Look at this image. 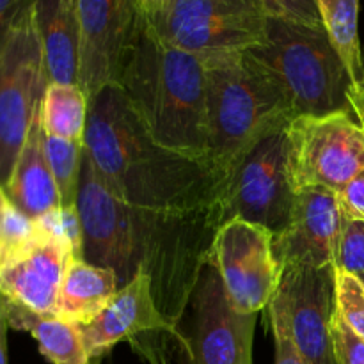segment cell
Masks as SVG:
<instances>
[{"label": "cell", "mask_w": 364, "mask_h": 364, "mask_svg": "<svg viewBox=\"0 0 364 364\" xmlns=\"http://www.w3.org/2000/svg\"><path fill=\"white\" fill-rule=\"evenodd\" d=\"M361 84H363V85H364V77H363V80H361Z\"/></svg>", "instance_id": "obj_39"}, {"label": "cell", "mask_w": 364, "mask_h": 364, "mask_svg": "<svg viewBox=\"0 0 364 364\" xmlns=\"http://www.w3.org/2000/svg\"><path fill=\"white\" fill-rule=\"evenodd\" d=\"M119 288L116 272L84 258H71L57 297L55 315L77 327L85 326L109 306Z\"/></svg>", "instance_id": "obj_19"}, {"label": "cell", "mask_w": 364, "mask_h": 364, "mask_svg": "<svg viewBox=\"0 0 364 364\" xmlns=\"http://www.w3.org/2000/svg\"><path fill=\"white\" fill-rule=\"evenodd\" d=\"M244 53L276 80L295 117L350 109V75L323 27L269 18L263 41Z\"/></svg>", "instance_id": "obj_5"}, {"label": "cell", "mask_w": 364, "mask_h": 364, "mask_svg": "<svg viewBox=\"0 0 364 364\" xmlns=\"http://www.w3.org/2000/svg\"><path fill=\"white\" fill-rule=\"evenodd\" d=\"M84 364H95V361H92V359H89V361L84 363Z\"/></svg>", "instance_id": "obj_37"}, {"label": "cell", "mask_w": 364, "mask_h": 364, "mask_svg": "<svg viewBox=\"0 0 364 364\" xmlns=\"http://www.w3.org/2000/svg\"><path fill=\"white\" fill-rule=\"evenodd\" d=\"M270 329L274 334V343H276V364H313L295 347L294 340L290 336L284 316L274 304H269Z\"/></svg>", "instance_id": "obj_30"}, {"label": "cell", "mask_w": 364, "mask_h": 364, "mask_svg": "<svg viewBox=\"0 0 364 364\" xmlns=\"http://www.w3.org/2000/svg\"><path fill=\"white\" fill-rule=\"evenodd\" d=\"M34 4L36 0H0V53Z\"/></svg>", "instance_id": "obj_31"}, {"label": "cell", "mask_w": 364, "mask_h": 364, "mask_svg": "<svg viewBox=\"0 0 364 364\" xmlns=\"http://www.w3.org/2000/svg\"><path fill=\"white\" fill-rule=\"evenodd\" d=\"M34 11L48 80L57 84H78L75 0H36Z\"/></svg>", "instance_id": "obj_20"}, {"label": "cell", "mask_w": 364, "mask_h": 364, "mask_svg": "<svg viewBox=\"0 0 364 364\" xmlns=\"http://www.w3.org/2000/svg\"><path fill=\"white\" fill-rule=\"evenodd\" d=\"M359 277H361V279H363V283H364V276H359Z\"/></svg>", "instance_id": "obj_38"}, {"label": "cell", "mask_w": 364, "mask_h": 364, "mask_svg": "<svg viewBox=\"0 0 364 364\" xmlns=\"http://www.w3.org/2000/svg\"><path fill=\"white\" fill-rule=\"evenodd\" d=\"M287 128L263 137L228 171L226 223L242 219L262 224L274 235L287 226L295 201L288 173Z\"/></svg>", "instance_id": "obj_10"}, {"label": "cell", "mask_w": 364, "mask_h": 364, "mask_svg": "<svg viewBox=\"0 0 364 364\" xmlns=\"http://www.w3.org/2000/svg\"><path fill=\"white\" fill-rule=\"evenodd\" d=\"M171 2L173 0H135V6H137L139 16L144 21H149L159 16L162 11H166Z\"/></svg>", "instance_id": "obj_33"}, {"label": "cell", "mask_w": 364, "mask_h": 364, "mask_svg": "<svg viewBox=\"0 0 364 364\" xmlns=\"http://www.w3.org/2000/svg\"><path fill=\"white\" fill-rule=\"evenodd\" d=\"M270 18L294 21L308 27H323L315 0H259Z\"/></svg>", "instance_id": "obj_28"}, {"label": "cell", "mask_w": 364, "mask_h": 364, "mask_svg": "<svg viewBox=\"0 0 364 364\" xmlns=\"http://www.w3.org/2000/svg\"><path fill=\"white\" fill-rule=\"evenodd\" d=\"M336 313L345 323L364 340V283L359 276L334 270Z\"/></svg>", "instance_id": "obj_25"}, {"label": "cell", "mask_w": 364, "mask_h": 364, "mask_svg": "<svg viewBox=\"0 0 364 364\" xmlns=\"http://www.w3.org/2000/svg\"><path fill=\"white\" fill-rule=\"evenodd\" d=\"M343 215L336 192L323 187L295 194L287 226L274 235V258L281 270L291 267H336Z\"/></svg>", "instance_id": "obj_15"}, {"label": "cell", "mask_w": 364, "mask_h": 364, "mask_svg": "<svg viewBox=\"0 0 364 364\" xmlns=\"http://www.w3.org/2000/svg\"><path fill=\"white\" fill-rule=\"evenodd\" d=\"M7 299L0 294V364H7Z\"/></svg>", "instance_id": "obj_35"}, {"label": "cell", "mask_w": 364, "mask_h": 364, "mask_svg": "<svg viewBox=\"0 0 364 364\" xmlns=\"http://www.w3.org/2000/svg\"><path fill=\"white\" fill-rule=\"evenodd\" d=\"M7 199V198H6ZM38 233V223L23 212L6 201L2 215V231H0V263L20 251Z\"/></svg>", "instance_id": "obj_26"}, {"label": "cell", "mask_w": 364, "mask_h": 364, "mask_svg": "<svg viewBox=\"0 0 364 364\" xmlns=\"http://www.w3.org/2000/svg\"><path fill=\"white\" fill-rule=\"evenodd\" d=\"M71 258H82L73 244L38 224L36 237L0 263V294L32 311L55 315L57 297Z\"/></svg>", "instance_id": "obj_16"}, {"label": "cell", "mask_w": 364, "mask_h": 364, "mask_svg": "<svg viewBox=\"0 0 364 364\" xmlns=\"http://www.w3.org/2000/svg\"><path fill=\"white\" fill-rule=\"evenodd\" d=\"M203 60L208 159L230 171L263 137L287 128L295 114L276 80L245 53Z\"/></svg>", "instance_id": "obj_4"}, {"label": "cell", "mask_w": 364, "mask_h": 364, "mask_svg": "<svg viewBox=\"0 0 364 364\" xmlns=\"http://www.w3.org/2000/svg\"><path fill=\"white\" fill-rule=\"evenodd\" d=\"M288 173L295 194L323 187L340 192L364 171V128L350 109L291 119Z\"/></svg>", "instance_id": "obj_8"}, {"label": "cell", "mask_w": 364, "mask_h": 364, "mask_svg": "<svg viewBox=\"0 0 364 364\" xmlns=\"http://www.w3.org/2000/svg\"><path fill=\"white\" fill-rule=\"evenodd\" d=\"M334 270L336 267L284 269L270 302L283 313L295 347L313 364H336L333 347Z\"/></svg>", "instance_id": "obj_14"}, {"label": "cell", "mask_w": 364, "mask_h": 364, "mask_svg": "<svg viewBox=\"0 0 364 364\" xmlns=\"http://www.w3.org/2000/svg\"><path fill=\"white\" fill-rule=\"evenodd\" d=\"M333 347L336 364H364V340L341 320L338 313L333 320Z\"/></svg>", "instance_id": "obj_29"}, {"label": "cell", "mask_w": 364, "mask_h": 364, "mask_svg": "<svg viewBox=\"0 0 364 364\" xmlns=\"http://www.w3.org/2000/svg\"><path fill=\"white\" fill-rule=\"evenodd\" d=\"M191 306V333L178 341L185 364H252L256 315L231 304L212 267L203 270Z\"/></svg>", "instance_id": "obj_13"}, {"label": "cell", "mask_w": 364, "mask_h": 364, "mask_svg": "<svg viewBox=\"0 0 364 364\" xmlns=\"http://www.w3.org/2000/svg\"><path fill=\"white\" fill-rule=\"evenodd\" d=\"M45 151L60 196V208H75L84 162V144L45 134Z\"/></svg>", "instance_id": "obj_24"}, {"label": "cell", "mask_w": 364, "mask_h": 364, "mask_svg": "<svg viewBox=\"0 0 364 364\" xmlns=\"http://www.w3.org/2000/svg\"><path fill=\"white\" fill-rule=\"evenodd\" d=\"M6 194H4V191L0 188V231H2V215H4V206H6Z\"/></svg>", "instance_id": "obj_36"}, {"label": "cell", "mask_w": 364, "mask_h": 364, "mask_svg": "<svg viewBox=\"0 0 364 364\" xmlns=\"http://www.w3.org/2000/svg\"><path fill=\"white\" fill-rule=\"evenodd\" d=\"M84 149L107 183L134 212L171 208L224 191L228 171L160 146L128 103L119 85L91 102Z\"/></svg>", "instance_id": "obj_1"}, {"label": "cell", "mask_w": 364, "mask_h": 364, "mask_svg": "<svg viewBox=\"0 0 364 364\" xmlns=\"http://www.w3.org/2000/svg\"><path fill=\"white\" fill-rule=\"evenodd\" d=\"M348 105H350V110L355 116V119L364 128V85L361 82L352 84L350 89H348Z\"/></svg>", "instance_id": "obj_34"}, {"label": "cell", "mask_w": 364, "mask_h": 364, "mask_svg": "<svg viewBox=\"0 0 364 364\" xmlns=\"http://www.w3.org/2000/svg\"><path fill=\"white\" fill-rule=\"evenodd\" d=\"M134 215L141 269L149 277L160 315L181 338V318L191 306L217 231L226 223L224 191L188 205Z\"/></svg>", "instance_id": "obj_3"}, {"label": "cell", "mask_w": 364, "mask_h": 364, "mask_svg": "<svg viewBox=\"0 0 364 364\" xmlns=\"http://www.w3.org/2000/svg\"><path fill=\"white\" fill-rule=\"evenodd\" d=\"M7 320L9 327L31 334L38 341L39 352L52 364H84L89 361L78 327L64 322L57 315L32 311L7 299Z\"/></svg>", "instance_id": "obj_21"}, {"label": "cell", "mask_w": 364, "mask_h": 364, "mask_svg": "<svg viewBox=\"0 0 364 364\" xmlns=\"http://www.w3.org/2000/svg\"><path fill=\"white\" fill-rule=\"evenodd\" d=\"M78 27V85L89 102L119 84L137 38L135 0H75Z\"/></svg>", "instance_id": "obj_12"}, {"label": "cell", "mask_w": 364, "mask_h": 364, "mask_svg": "<svg viewBox=\"0 0 364 364\" xmlns=\"http://www.w3.org/2000/svg\"><path fill=\"white\" fill-rule=\"evenodd\" d=\"M117 85L160 146L210 160L206 68L201 57L164 43L141 20Z\"/></svg>", "instance_id": "obj_2"}, {"label": "cell", "mask_w": 364, "mask_h": 364, "mask_svg": "<svg viewBox=\"0 0 364 364\" xmlns=\"http://www.w3.org/2000/svg\"><path fill=\"white\" fill-rule=\"evenodd\" d=\"M84 350L96 361L121 341L137 345L148 334H166L174 341L180 336L160 315L151 294L149 277L139 270L134 279L119 288L112 301L92 322L78 327Z\"/></svg>", "instance_id": "obj_17"}, {"label": "cell", "mask_w": 364, "mask_h": 364, "mask_svg": "<svg viewBox=\"0 0 364 364\" xmlns=\"http://www.w3.org/2000/svg\"><path fill=\"white\" fill-rule=\"evenodd\" d=\"M75 208L80 224L82 258L116 272L123 288L141 270L134 210L107 183L85 149Z\"/></svg>", "instance_id": "obj_9"}, {"label": "cell", "mask_w": 364, "mask_h": 364, "mask_svg": "<svg viewBox=\"0 0 364 364\" xmlns=\"http://www.w3.org/2000/svg\"><path fill=\"white\" fill-rule=\"evenodd\" d=\"M322 25L331 43L340 53L352 84L364 77V55L359 39V9L361 0H315Z\"/></svg>", "instance_id": "obj_23"}, {"label": "cell", "mask_w": 364, "mask_h": 364, "mask_svg": "<svg viewBox=\"0 0 364 364\" xmlns=\"http://www.w3.org/2000/svg\"><path fill=\"white\" fill-rule=\"evenodd\" d=\"M48 84L45 52L32 7L0 53V188L9 181L28 132L41 112Z\"/></svg>", "instance_id": "obj_7"}, {"label": "cell", "mask_w": 364, "mask_h": 364, "mask_svg": "<svg viewBox=\"0 0 364 364\" xmlns=\"http://www.w3.org/2000/svg\"><path fill=\"white\" fill-rule=\"evenodd\" d=\"M274 233L262 224L231 219L220 226L206 265L219 274L231 304L258 315L272 302L281 283L272 251Z\"/></svg>", "instance_id": "obj_11"}, {"label": "cell", "mask_w": 364, "mask_h": 364, "mask_svg": "<svg viewBox=\"0 0 364 364\" xmlns=\"http://www.w3.org/2000/svg\"><path fill=\"white\" fill-rule=\"evenodd\" d=\"M2 191L11 205L34 220L60 208V196L46 159L41 112L36 117L9 181Z\"/></svg>", "instance_id": "obj_18"}, {"label": "cell", "mask_w": 364, "mask_h": 364, "mask_svg": "<svg viewBox=\"0 0 364 364\" xmlns=\"http://www.w3.org/2000/svg\"><path fill=\"white\" fill-rule=\"evenodd\" d=\"M269 18L259 0H173L153 20H141L167 45L208 59L259 45Z\"/></svg>", "instance_id": "obj_6"}, {"label": "cell", "mask_w": 364, "mask_h": 364, "mask_svg": "<svg viewBox=\"0 0 364 364\" xmlns=\"http://www.w3.org/2000/svg\"><path fill=\"white\" fill-rule=\"evenodd\" d=\"M336 196L343 219L364 223V171L348 181Z\"/></svg>", "instance_id": "obj_32"}, {"label": "cell", "mask_w": 364, "mask_h": 364, "mask_svg": "<svg viewBox=\"0 0 364 364\" xmlns=\"http://www.w3.org/2000/svg\"><path fill=\"white\" fill-rule=\"evenodd\" d=\"M336 269L364 276V223L343 219L338 244Z\"/></svg>", "instance_id": "obj_27"}, {"label": "cell", "mask_w": 364, "mask_h": 364, "mask_svg": "<svg viewBox=\"0 0 364 364\" xmlns=\"http://www.w3.org/2000/svg\"><path fill=\"white\" fill-rule=\"evenodd\" d=\"M91 102L78 84L50 82L41 103V124L46 135L84 144Z\"/></svg>", "instance_id": "obj_22"}]
</instances>
